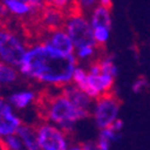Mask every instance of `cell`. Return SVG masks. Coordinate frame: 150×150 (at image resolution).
Wrapping results in <instances>:
<instances>
[{
    "label": "cell",
    "instance_id": "cell-10",
    "mask_svg": "<svg viewBox=\"0 0 150 150\" xmlns=\"http://www.w3.org/2000/svg\"><path fill=\"white\" fill-rule=\"evenodd\" d=\"M61 93L64 94L77 108L90 112L91 106H94L93 105V100L84 91H82L79 88H77L76 85H73L72 83L66 85V86H64V88L61 89Z\"/></svg>",
    "mask_w": 150,
    "mask_h": 150
},
{
    "label": "cell",
    "instance_id": "cell-24",
    "mask_svg": "<svg viewBox=\"0 0 150 150\" xmlns=\"http://www.w3.org/2000/svg\"><path fill=\"white\" fill-rule=\"evenodd\" d=\"M83 150H101L97 145L96 141H85L82 143Z\"/></svg>",
    "mask_w": 150,
    "mask_h": 150
},
{
    "label": "cell",
    "instance_id": "cell-8",
    "mask_svg": "<svg viewBox=\"0 0 150 150\" xmlns=\"http://www.w3.org/2000/svg\"><path fill=\"white\" fill-rule=\"evenodd\" d=\"M23 125L21 118L15 113V109L7 100L0 96V138L17 133Z\"/></svg>",
    "mask_w": 150,
    "mask_h": 150
},
{
    "label": "cell",
    "instance_id": "cell-1",
    "mask_svg": "<svg viewBox=\"0 0 150 150\" xmlns=\"http://www.w3.org/2000/svg\"><path fill=\"white\" fill-rule=\"evenodd\" d=\"M77 62L74 55H62L39 42L28 48L18 72L27 79L62 89L72 83Z\"/></svg>",
    "mask_w": 150,
    "mask_h": 150
},
{
    "label": "cell",
    "instance_id": "cell-7",
    "mask_svg": "<svg viewBox=\"0 0 150 150\" xmlns=\"http://www.w3.org/2000/svg\"><path fill=\"white\" fill-rule=\"evenodd\" d=\"M41 43L62 55H74V52H76V47L64 28L47 31L45 37L41 40Z\"/></svg>",
    "mask_w": 150,
    "mask_h": 150
},
{
    "label": "cell",
    "instance_id": "cell-18",
    "mask_svg": "<svg viewBox=\"0 0 150 150\" xmlns=\"http://www.w3.org/2000/svg\"><path fill=\"white\" fill-rule=\"evenodd\" d=\"M93 36H94V41L97 47H103L107 45L109 36H110V29L107 28H97L93 29Z\"/></svg>",
    "mask_w": 150,
    "mask_h": 150
},
{
    "label": "cell",
    "instance_id": "cell-27",
    "mask_svg": "<svg viewBox=\"0 0 150 150\" xmlns=\"http://www.w3.org/2000/svg\"><path fill=\"white\" fill-rule=\"evenodd\" d=\"M10 15V12L7 10V7L5 6V4L1 1L0 3V18H6Z\"/></svg>",
    "mask_w": 150,
    "mask_h": 150
},
{
    "label": "cell",
    "instance_id": "cell-5",
    "mask_svg": "<svg viewBox=\"0 0 150 150\" xmlns=\"http://www.w3.org/2000/svg\"><path fill=\"white\" fill-rule=\"evenodd\" d=\"M120 112V101L115 94L109 93L97 98L94 106L91 117L98 130L110 127L118 119Z\"/></svg>",
    "mask_w": 150,
    "mask_h": 150
},
{
    "label": "cell",
    "instance_id": "cell-11",
    "mask_svg": "<svg viewBox=\"0 0 150 150\" xmlns=\"http://www.w3.org/2000/svg\"><path fill=\"white\" fill-rule=\"evenodd\" d=\"M36 100H39L37 98V94L31 89H23L15 91L7 97L8 103L13 107V109H18V110L28 108Z\"/></svg>",
    "mask_w": 150,
    "mask_h": 150
},
{
    "label": "cell",
    "instance_id": "cell-4",
    "mask_svg": "<svg viewBox=\"0 0 150 150\" xmlns=\"http://www.w3.org/2000/svg\"><path fill=\"white\" fill-rule=\"evenodd\" d=\"M64 29L76 48L89 45L96 46L89 18H86L79 10H76L74 12H69L64 24Z\"/></svg>",
    "mask_w": 150,
    "mask_h": 150
},
{
    "label": "cell",
    "instance_id": "cell-28",
    "mask_svg": "<svg viewBox=\"0 0 150 150\" xmlns=\"http://www.w3.org/2000/svg\"><path fill=\"white\" fill-rule=\"evenodd\" d=\"M98 4L106 8H109V10H112V6H113V3H112L110 0H100Z\"/></svg>",
    "mask_w": 150,
    "mask_h": 150
},
{
    "label": "cell",
    "instance_id": "cell-2",
    "mask_svg": "<svg viewBox=\"0 0 150 150\" xmlns=\"http://www.w3.org/2000/svg\"><path fill=\"white\" fill-rule=\"evenodd\" d=\"M41 106L47 122L55 125L66 133L72 132L77 122L89 118L91 113L77 108L62 93L45 96Z\"/></svg>",
    "mask_w": 150,
    "mask_h": 150
},
{
    "label": "cell",
    "instance_id": "cell-21",
    "mask_svg": "<svg viewBox=\"0 0 150 150\" xmlns=\"http://www.w3.org/2000/svg\"><path fill=\"white\" fill-rule=\"evenodd\" d=\"M148 79L143 76L138 77L131 85V90L133 94H141L142 91H144L146 88H148Z\"/></svg>",
    "mask_w": 150,
    "mask_h": 150
},
{
    "label": "cell",
    "instance_id": "cell-9",
    "mask_svg": "<svg viewBox=\"0 0 150 150\" xmlns=\"http://www.w3.org/2000/svg\"><path fill=\"white\" fill-rule=\"evenodd\" d=\"M67 13H64L61 11H58L46 4V7L40 15V19L42 25L46 27L47 31H52L57 29H62L66 21Z\"/></svg>",
    "mask_w": 150,
    "mask_h": 150
},
{
    "label": "cell",
    "instance_id": "cell-15",
    "mask_svg": "<svg viewBox=\"0 0 150 150\" xmlns=\"http://www.w3.org/2000/svg\"><path fill=\"white\" fill-rule=\"evenodd\" d=\"M100 67H101V74H107V76H112V77H117L118 76V66L115 65L114 61V55H105L102 58L97 59Z\"/></svg>",
    "mask_w": 150,
    "mask_h": 150
},
{
    "label": "cell",
    "instance_id": "cell-13",
    "mask_svg": "<svg viewBox=\"0 0 150 150\" xmlns=\"http://www.w3.org/2000/svg\"><path fill=\"white\" fill-rule=\"evenodd\" d=\"M17 134L22 139L24 150H41L35 126H31V125H28V124H23L18 129Z\"/></svg>",
    "mask_w": 150,
    "mask_h": 150
},
{
    "label": "cell",
    "instance_id": "cell-12",
    "mask_svg": "<svg viewBox=\"0 0 150 150\" xmlns=\"http://www.w3.org/2000/svg\"><path fill=\"white\" fill-rule=\"evenodd\" d=\"M89 22L91 24L93 29H97V28L112 29V13H110V10L106 8V7H103V6H101L98 4L94 10H91Z\"/></svg>",
    "mask_w": 150,
    "mask_h": 150
},
{
    "label": "cell",
    "instance_id": "cell-25",
    "mask_svg": "<svg viewBox=\"0 0 150 150\" xmlns=\"http://www.w3.org/2000/svg\"><path fill=\"white\" fill-rule=\"evenodd\" d=\"M96 142H97L98 148L101 149V150H110V145H112L110 142H108V141L101 138V137H97V141H96Z\"/></svg>",
    "mask_w": 150,
    "mask_h": 150
},
{
    "label": "cell",
    "instance_id": "cell-19",
    "mask_svg": "<svg viewBox=\"0 0 150 150\" xmlns=\"http://www.w3.org/2000/svg\"><path fill=\"white\" fill-rule=\"evenodd\" d=\"M86 78H88V71H86L84 67L77 66L73 71L72 84L76 85L77 88H81V86L86 82Z\"/></svg>",
    "mask_w": 150,
    "mask_h": 150
},
{
    "label": "cell",
    "instance_id": "cell-20",
    "mask_svg": "<svg viewBox=\"0 0 150 150\" xmlns=\"http://www.w3.org/2000/svg\"><path fill=\"white\" fill-rule=\"evenodd\" d=\"M98 137H101V138H103V139H106L110 143H114V142L120 139V133L115 132L112 127H107V129H103V130H100Z\"/></svg>",
    "mask_w": 150,
    "mask_h": 150
},
{
    "label": "cell",
    "instance_id": "cell-16",
    "mask_svg": "<svg viewBox=\"0 0 150 150\" xmlns=\"http://www.w3.org/2000/svg\"><path fill=\"white\" fill-rule=\"evenodd\" d=\"M0 142H1L5 150H24L22 139L19 138V136L17 133L0 138Z\"/></svg>",
    "mask_w": 150,
    "mask_h": 150
},
{
    "label": "cell",
    "instance_id": "cell-23",
    "mask_svg": "<svg viewBox=\"0 0 150 150\" xmlns=\"http://www.w3.org/2000/svg\"><path fill=\"white\" fill-rule=\"evenodd\" d=\"M78 4L81 5V8H91V10H94L98 5V1L97 0H83V1H79Z\"/></svg>",
    "mask_w": 150,
    "mask_h": 150
},
{
    "label": "cell",
    "instance_id": "cell-3",
    "mask_svg": "<svg viewBox=\"0 0 150 150\" xmlns=\"http://www.w3.org/2000/svg\"><path fill=\"white\" fill-rule=\"evenodd\" d=\"M27 51V45L16 33L7 28H0V61L18 69Z\"/></svg>",
    "mask_w": 150,
    "mask_h": 150
},
{
    "label": "cell",
    "instance_id": "cell-6",
    "mask_svg": "<svg viewBox=\"0 0 150 150\" xmlns=\"http://www.w3.org/2000/svg\"><path fill=\"white\" fill-rule=\"evenodd\" d=\"M36 129L41 150H69L70 142L67 133L51 122H41Z\"/></svg>",
    "mask_w": 150,
    "mask_h": 150
},
{
    "label": "cell",
    "instance_id": "cell-14",
    "mask_svg": "<svg viewBox=\"0 0 150 150\" xmlns=\"http://www.w3.org/2000/svg\"><path fill=\"white\" fill-rule=\"evenodd\" d=\"M18 69L10 66L5 62L0 61V86H8L15 84L19 78Z\"/></svg>",
    "mask_w": 150,
    "mask_h": 150
},
{
    "label": "cell",
    "instance_id": "cell-26",
    "mask_svg": "<svg viewBox=\"0 0 150 150\" xmlns=\"http://www.w3.org/2000/svg\"><path fill=\"white\" fill-rule=\"evenodd\" d=\"M112 129H113L115 132H118V133H120L121 132V130L124 129V121L121 120V119H118L113 125H112L110 126Z\"/></svg>",
    "mask_w": 150,
    "mask_h": 150
},
{
    "label": "cell",
    "instance_id": "cell-29",
    "mask_svg": "<svg viewBox=\"0 0 150 150\" xmlns=\"http://www.w3.org/2000/svg\"><path fill=\"white\" fill-rule=\"evenodd\" d=\"M69 150H83L82 144H72Z\"/></svg>",
    "mask_w": 150,
    "mask_h": 150
},
{
    "label": "cell",
    "instance_id": "cell-22",
    "mask_svg": "<svg viewBox=\"0 0 150 150\" xmlns=\"http://www.w3.org/2000/svg\"><path fill=\"white\" fill-rule=\"evenodd\" d=\"M46 4L48 6L58 10V11H61V12H64V13H67L66 10L69 8L70 1H67V0H52V1H46Z\"/></svg>",
    "mask_w": 150,
    "mask_h": 150
},
{
    "label": "cell",
    "instance_id": "cell-17",
    "mask_svg": "<svg viewBox=\"0 0 150 150\" xmlns=\"http://www.w3.org/2000/svg\"><path fill=\"white\" fill-rule=\"evenodd\" d=\"M97 46L94 45H89V46H84L81 48H76V52H74V57L77 58V60H82V61H86L90 60L95 57L96 52H97Z\"/></svg>",
    "mask_w": 150,
    "mask_h": 150
}]
</instances>
